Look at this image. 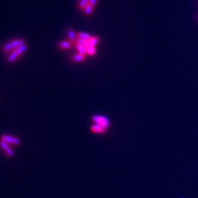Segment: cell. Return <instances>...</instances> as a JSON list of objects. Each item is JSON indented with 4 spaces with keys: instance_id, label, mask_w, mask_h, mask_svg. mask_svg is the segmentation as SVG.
Here are the masks:
<instances>
[{
    "instance_id": "cell-6",
    "label": "cell",
    "mask_w": 198,
    "mask_h": 198,
    "mask_svg": "<svg viewBox=\"0 0 198 198\" xmlns=\"http://www.w3.org/2000/svg\"><path fill=\"white\" fill-rule=\"evenodd\" d=\"M86 57H86V55H85V54L77 53V54L70 56V59L74 62H82L85 60Z\"/></svg>"
},
{
    "instance_id": "cell-5",
    "label": "cell",
    "mask_w": 198,
    "mask_h": 198,
    "mask_svg": "<svg viewBox=\"0 0 198 198\" xmlns=\"http://www.w3.org/2000/svg\"><path fill=\"white\" fill-rule=\"evenodd\" d=\"M57 46H58L59 49H61V50H67V49H71L74 45H73L72 43L70 42L68 40H66L60 41Z\"/></svg>"
},
{
    "instance_id": "cell-8",
    "label": "cell",
    "mask_w": 198,
    "mask_h": 198,
    "mask_svg": "<svg viewBox=\"0 0 198 198\" xmlns=\"http://www.w3.org/2000/svg\"><path fill=\"white\" fill-rule=\"evenodd\" d=\"M0 145H1L2 148H3V150L6 152V153L8 155V156H12L14 155V152H13V150L11 149L10 147L8 145V143H7L6 142L4 141V140H1V142H0Z\"/></svg>"
},
{
    "instance_id": "cell-11",
    "label": "cell",
    "mask_w": 198,
    "mask_h": 198,
    "mask_svg": "<svg viewBox=\"0 0 198 198\" xmlns=\"http://www.w3.org/2000/svg\"><path fill=\"white\" fill-rule=\"evenodd\" d=\"M75 48L79 54H85V55L87 54V47H86V46L82 45V44H76L75 45Z\"/></svg>"
},
{
    "instance_id": "cell-16",
    "label": "cell",
    "mask_w": 198,
    "mask_h": 198,
    "mask_svg": "<svg viewBox=\"0 0 198 198\" xmlns=\"http://www.w3.org/2000/svg\"><path fill=\"white\" fill-rule=\"evenodd\" d=\"M77 44H82V45L86 46V47H87V46H89V41L88 40H82V39H79L78 38V40H77Z\"/></svg>"
},
{
    "instance_id": "cell-7",
    "label": "cell",
    "mask_w": 198,
    "mask_h": 198,
    "mask_svg": "<svg viewBox=\"0 0 198 198\" xmlns=\"http://www.w3.org/2000/svg\"><path fill=\"white\" fill-rule=\"evenodd\" d=\"M21 55L19 54V52H18L16 49H15L12 52L10 53L9 56H8V58H7V60H8V62H10V63H12V62H15L19 57H21Z\"/></svg>"
},
{
    "instance_id": "cell-15",
    "label": "cell",
    "mask_w": 198,
    "mask_h": 198,
    "mask_svg": "<svg viewBox=\"0 0 198 198\" xmlns=\"http://www.w3.org/2000/svg\"><path fill=\"white\" fill-rule=\"evenodd\" d=\"M89 4V0H79V8L81 10H84L87 4Z\"/></svg>"
},
{
    "instance_id": "cell-13",
    "label": "cell",
    "mask_w": 198,
    "mask_h": 198,
    "mask_svg": "<svg viewBox=\"0 0 198 198\" xmlns=\"http://www.w3.org/2000/svg\"><path fill=\"white\" fill-rule=\"evenodd\" d=\"M100 41V38L98 36H92L91 38L89 40V45L95 46Z\"/></svg>"
},
{
    "instance_id": "cell-9",
    "label": "cell",
    "mask_w": 198,
    "mask_h": 198,
    "mask_svg": "<svg viewBox=\"0 0 198 198\" xmlns=\"http://www.w3.org/2000/svg\"><path fill=\"white\" fill-rule=\"evenodd\" d=\"M106 129L107 128H104L102 125L97 124V123H95L91 126L92 131H93L94 133H104V132L106 131Z\"/></svg>"
},
{
    "instance_id": "cell-17",
    "label": "cell",
    "mask_w": 198,
    "mask_h": 198,
    "mask_svg": "<svg viewBox=\"0 0 198 198\" xmlns=\"http://www.w3.org/2000/svg\"><path fill=\"white\" fill-rule=\"evenodd\" d=\"M97 2H98V0H89V3H90V4H92V5H93L94 7L95 6Z\"/></svg>"
},
{
    "instance_id": "cell-4",
    "label": "cell",
    "mask_w": 198,
    "mask_h": 198,
    "mask_svg": "<svg viewBox=\"0 0 198 198\" xmlns=\"http://www.w3.org/2000/svg\"><path fill=\"white\" fill-rule=\"evenodd\" d=\"M68 40L71 42L74 46L77 44V40H78L77 34L73 29H68Z\"/></svg>"
},
{
    "instance_id": "cell-10",
    "label": "cell",
    "mask_w": 198,
    "mask_h": 198,
    "mask_svg": "<svg viewBox=\"0 0 198 198\" xmlns=\"http://www.w3.org/2000/svg\"><path fill=\"white\" fill-rule=\"evenodd\" d=\"M77 34V38L79 39H82V40H88L91 38L92 35H90V34L87 32H76Z\"/></svg>"
},
{
    "instance_id": "cell-3",
    "label": "cell",
    "mask_w": 198,
    "mask_h": 198,
    "mask_svg": "<svg viewBox=\"0 0 198 198\" xmlns=\"http://www.w3.org/2000/svg\"><path fill=\"white\" fill-rule=\"evenodd\" d=\"M2 140H4L7 143H10V144L18 145L21 142L20 139L10 136V135H2Z\"/></svg>"
},
{
    "instance_id": "cell-2",
    "label": "cell",
    "mask_w": 198,
    "mask_h": 198,
    "mask_svg": "<svg viewBox=\"0 0 198 198\" xmlns=\"http://www.w3.org/2000/svg\"><path fill=\"white\" fill-rule=\"evenodd\" d=\"M92 120L95 123L99 124L104 127L106 128H108L110 126V120L108 118H106L104 116H100V115H94L92 118Z\"/></svg>"
},
{
    "instance_id": "cell-1",
    "label": "cell",
    "mask_w": 198,
    "mask_h": 198,
    "mask_svg": "<svg viewBox=\"0 0 198 198\" xmlns=\"http://www.w3.org/2000/svg\"><path fill=\"white\" fill-rule=\"evenodd\" d=\"M26 44V41L24 40L19 38V39H14L11 41L8 42V44H4L2 47V51L5 53H10L13 50H15L17 48L20 47L21 46H24Z\"/></svg>"
},
{
    "instance_id": "cell-12",
    "label": "cell",
    "mask_w": 198,
    "mask_h": 198,
    "mask_svg": "<svg viewBox=\"0 0 198 198\" xmlns=\"http://www.w3.org/2000/svg\"><path fill=\"white\" fill-rule=\"evenodd\" d=\"M93 11H94V6L90 4V3L87 4V6L85 8V9H84V12H85V14L88 16H91L92 13H93Z\"/></svg>"
},
{
    "instance_id": "cell-14",
    "label": "cell",
    "mask_w": 198,
    "mask_h": 198,
    "mask_svg": "<svg viewBox=\"0 0 198 198\" xmlns=\"http://www.w3.org/2000/svg\"><path fill=\"white\" fill-rule=\"evenodd\" d=\"M97 50L95 46H89L87 47V54H89L90 56H94L95 54H96Z\"/></svg>"
}]
</instances>
